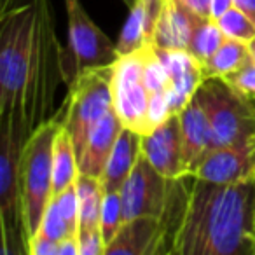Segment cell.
Listing matches in <instances>:
<instances>
[{
  "mask_svg": "<svg viewBox=\"0 0 255 255\" xmlns=\"http://www.w3.org/2000/svg\"><path fill=\"white\" fill-rule=\"evenodd\" d=\"M171 254L255 255V180L217 184L194 177Z\"/></svg>",
  "mask_w": 255,
  "mask_h": 255,
  "instance_id": "obj_1",
  "label": "cell"
},
{
  "mask_svg": "<svg viewBox=\"0 0 255 255\" xmlns=\"http://www.w3.org/2000/svg\"><path fill=\"white\" fill-rule=\"evenodd\" d=\"M63 49L56 39L54 19L51 12V0H35V30L30 72L26 79L23 98L19 103L18 116L14 119L16 131L23 145L39 124H42L53 105L54 88L61 72Z\"/></svg>",
  "mask_w": 255,
  "mask_h": 255,
  "instance_id": "obj_2",
  "label": "cell"
},
{
  "mask_svg": "<svg viewBox=\"0 0 255 255\" xmlns=\"http://www.w3.org/2000/svg\"><path fill=\"white\" fill-rule=\"evenodd\" d=\"M35 0L0 12V121L16 119L30 72Z\"/></svg>",
  "mask_w": 255,
  "mask_h": 255,
  "instance_id": "obj_3",
  "label": "cell"
},
{
  "mask_svg": "<svg viewBox=\"0 0 255 255\" xmlns=\"http://www.w3.org/2000/svg\"><path fill=\"white\" fill-rule=\"evenodd\" d=\"M61 126L60 117H51L35 128L25 142L19 157L23 236L26 254L28 241L39 231L47 206L53 199V149Z\"/></svg>",
  "mask_w": 255,
  "mask_h": 255,
  "instance_id": "obj_4",
  "label": "cell"
},
{
  "mask_svg": "<svg viewBox=\"0 0 255 255\" xmlns=\"http://www.w3.org/2000/svg\"><path fill=\"white\" fill-rule=\"evenodd\" d=\"M194 96L210 121V152L255 138L254 96L238 91L222 77H206Z\"/></svg>",
  "mask_w": 255,
  "mask_h": 255,
  "instance_id": "obj_5",
  "label": "cell"
},
{
  "mask_svg": "<svg viewBox=\"0 0 255 255\" xmlns=\"http://www.w3.org/2000/svg\"><path fill=\"white\" fill-rule=\"evenodd\" d=\"M114 63L82 70L68 84V95L61 109V124L74 140L77 159H81L91 131L102 117L114 109L112 100Z\"/></svg>",
  "mask_w": 255,
  "mask_h": 255,
  "instance_id": "obj_6",
  "label": "cell"
},
{
  "mask_svg": "<svg viewBox=\"0 0 255 255\" xmlns=\"http://www.w3.org/2000/svg\"><path fill=\"white\" fill-rule=\"evenodd\" d=\"M23 142L14 121H0V220H2V255L26 254L23 236L19 157Z\"/></svg>",
  "mask_w": 255,
  "mask_h": 255,
  "instance_id": "obj_7",
  "label": "cell"
},
{
  "mask_svg": "<svg viewBox=\"0 0 255 255\" xmlns=\"http://www.w3.org/2000/svg\"><path fill=\"white\" fill-rule=\"evenodd\" d=\"M68 21V47L61 54V72L67 86L91 67L110 65L119 58L116 44L91 21L81 0H63Z\"/></svg>",
  "mask_w": 255,
  "mask_h": 255,
  "instance_id": "obj_8",
  "label": "cell"
},
{
  "mask_svg": "<svg viewBox=\"0 0 255 255\" xmlns=\"http://www.w3.org/2000/svg\"><path fill=\"white\" fill-rule=\"evenodd\" d=\"M145 47L117 58L114 61L112 75L114 109L124 128L140 135H149L152 131L150 95L145 84Z\"/></svg>",
  "mask_w": 255,
  "mask_h": 255,
  "instance_id": "obj_9",
  "label": "cell"
},
{
  "mask_svg": "<svg viewBox=\"0 0 255 255\" xmlns=\"http://www.w3.org/2000/svg\"><path fill=\"white\" fill-rule=\"evenodd\" d=\"M170 178L161 175L154 164L140 154L135 168L121 189L124 222L136 217H157L159 219L166 206L170 192Z\"/></svg>",
  "mask_w": 255,
  "mask_h": 255,
  "instance_id": "obj_10",
  "label": "cell"
},
{
  "mask_svg": "<svg viewBox=\"0 0 255 255\" xmlns=\"http://www.w3.org/2000/svg\"><path fill=\"white\" fill-rule=\"evenodd\" d=\"M192 177L217 184L255 180V138L212 150L196 168Z\"/></svg>",
  "mask_w": 255,
  "mask_h": 255,
  "instance_id": "obj_11",
  "label": "cell"
},
{
  "mask_svg": "<svg viewBox=\"0 0 255 255\" xmlns=\"http://www.w3.org/2000/svg\"><path fill=\"white\" fill-rule=\"evenodd\" d=\"M142 152L154 168L170 180L187 177L178 114L166 117L149 135L142 136Z\"/></svg>",
  "mask_w": 255,
  "mask_h": 255,
  "instance_id": "obj_12",
  "label": "cell"
},
{
  "mask_svg": "<svg viewBox=\"0 0 255 255\" xmlns=\"http://www.w3.org/2000/svg\"><path fill=\"white\" fill-rule=\"evenodd\" d=\"M157 56L163 61L168 72V109L170 114H178L196 95L198 88L205 81L203 65L189 51L182 49H161L156 47Z\"/></svg>",
  "mask_w": 255,
  "mask_h": 255,
  "instance_id": "obj_13",
  "label": "cell"
},
{
  "mask_svg": "<svg viewBox=\"0 0 255 255\" xmlns=\"http://www.w3.org/2000/svg\"><path fill=\"white\" fill-rule=\"evenodd\" d=\"M178 117H180L185 173L192 177L196 168L210 154V145H212L210 121L196 96H192L191 102L178 112Z\"/></svg>",
  "mask_w": 255,
  "mask_h": 255,
  "instance_id": "obj_14",
  "label": "cell"
},
{
  "mask_svg": "<svg viewBox=\"0 0 255 255\" xmlns=\"http://www.w3.org/2000/svg\"><path fill=\"white\" fill-rule=\"evenodd\" d=\"M156 255L163 254V233L157 217H136L123 224L107 245L105 255Z\"/></svg>",
  "mask_w": 255,
  "mask_h": 255,
  "instance_id": "obj_15",
  "label": "cell"
},
{
  "mask_svg": "<svg viewBox=\"0 0 255 255\" xmlns=\"http://www.w3.org/2000/svg\"><path fill=\"white\" fill-rule=\"evenodd\" d=\"M201 19L205 18L191 11L182 0H166L154 35V46L161 49L189 51L192 35Z\"/></svg>",
  "mask_w": 255,
  "mask_h": 255,
  "instance_id": "obj_16",
  "label": "cell"
},
{
  "mask_svg": "<svg viewBox=\"0 0 255 255\" xmlns=\"http://www.w3.org/2000/svg\"><path fill=\"white\" fill-rule=\"evenodd\" d=\"M123 128L124 124L121 117L117 116L116 109H110L89 135L88 145L79 159V171L81 173L91 175L96 178L102 177Z\"/></svg>",
  "mask_w": 255,
  "mask_h": 255,
  "instance_id": "obj_17",
  "label": "cell"
},
{
  "mask_svg": "<svg viewBox=\"0 0 255 255\" xmlns=\"http://www.w3.org/2000/svg\"><path fill=\"white\" fill-rule=\"evenodd\" d=\"M142 136L143 135L129 128H123L112 154L107 161L105 170L100 177L105 192H119L123 189L124 182L128 180L142 154Z\"/></svg>",
  "mask_w": 255,
  "mask_h": 255,
  "instance_id": "obj_18",
  "label": "cell"
},
{
  "mask_svg": "<svg viewBox=\"0 0 255 255\" xmlns=\"http://www.w3.org/2000/svg\"><path fill=\"white\" fill-rule=\"evenodd\" d=\"M75 189L79 199V234L98 229L102 231L100 222H102V208L105 198L102 180L79 171L75 178Z\"/></svg>",
  "mask_w": 255,
  "mask_h": 255,
  "instance_id": "obj_19",
  "label": "cell"
},
{
  "mask_svg": "<svg viewBox=\"0 0 255 255\" xmlns=\"http://www.w3.org/2000/svg\"><path fill=\"white\" fill-rule=\"evenodd\" d=\"M79 175V159L74 140L67 128L61 124L54 138L53 149V198L75 184Z\"/></svg>",
  "mask_w": 255,
  "mask_h": 255,
  "instance_id": "obj_20",
  "label": "cell"
},
{
  "mask_svg": "<svg viewBox=\"0 0 255 255\" xmlns=\"http://www.w3.org/2000/svg\"><path fill=\"white\" fill-rule=\"evenodd\" d=\"M250 54L247 42L227 37L224 44L203 63L205 77H226L234 72Z\"/></svg>",
  "mask_w": 255,
  "mask_h": 255,
  "instance_id": "obj_21",
  "label": "cell"
},
{
  "mask_svg": "<svg viewBox=\"0 0 255 255\" xmlns=\"http://www.w3.org/2000/svg\"><path fill=\"white\" fill-rule=\"evenodd\" d=\"M226 39H227L226 33L220 30V26L217 25L215 19L213 18L201 19V23H199L198 28H196L194 35H192L189 53L203 65L220 46H222Z\"/></svg>",
  "mask_w": 255,
  "mask_h": 255,
  "instance_id": "obj_22",
  "label": "cell"
},
{
  "mask_svg": "<svg viewBox=\"0 0 255 255\" xmlns=\"http://www.w3.org/2000/svg\"><path fill=\"white\" fill-rule=\"evenodd\" d=\"M68 238H77V233L68 226L65 217L61 215L58 206L54 205V201L51 199L49 206H47L46 213H44L42 222H40L39 231H37L32 240H42V241L60 245L61 241L68 240Z\"/></svg>",
  "mask_w": 255,
  "mask_h": 255,
  "instance_id": "obj_23",
  "label": "cell"
},
{
  "mask_svg": "<svg viewBox=\"0 0 255 255\" xmlns=\"http://www.w3.org/2000/svg\"><path fill=\"white\" fill-rule=\"evenodd\" d=\"M215 21L229 39H236L247 44L255 39V21L236 5H233L222 16H219Z\"/></svg>",
  "mask_w": 255,
  "mask_h": 255,
  "instance_id": "obj_24",
  "label": "cell"
},
{
  "mask_svg": "<svg viewBox=\"0 0 255 255\" xmlns=\"http://www.w3.org/2000/svg\"><path fill=\"white\" fill-rule=\"evenodd\" d=\"M124 224L123 217V203H121V192H105L103 198V208H102V234L105 245L116 238V234L121 231Z\"/></svg>",
  "mask_w": 255,
  "mask_h": 255,
  "instance_id": "obj_25",
  "label": "cell"
},
{
  "mask_svg": "<svg viewBox=\"0 0 255 255\" xmlns=\"http://www.w3.org/2000/svg\"><path fill=\"white\" fill-rule=\"evenodd\" d=\"M222 79L229 82L233 88H236L238 91L255 98V60L252 58V54H248V58L236 70Z\"/></svg>",
  "mask_w": 255,
  "mask_h": 255,
  "instance_id": "obj_26",
  "label": "cell"
},
{
  "mask_svg": "<svg viewBox=\"0 0 255 255\" xmlns=\"http://www.w3.org/2000/svg\"><path fill=\"white\" fill-rule=\"evenodd\" d=\"M79 240V255H105V240H103L102 231H89L81 233Z\"/></svg>",
  "mask_w": 255,
  "mask_h": 255,
  "instance_id": "obj_27",
  "label": "cell"
},
{
  "mask_svg": "<svg viewBox=\"0 0 255 255\" xmlns=\"http://www.w3.org/2000/svg\"><path fill=\"white\" fill-rule=\"evenodd\" d=\"M182 2L201 18H212V0H182Z\"/></svg>",
  "mask_w": 255,
  "mask_h": 255,
  "instance_id": "obj_28",
  "label": "cell"
},
{
  "mask_svg": "<svg viewBox=\"0 0 255 255\" xmlns=\"http://www.w3.org/2000/svg\"><path fill=\"white\" fill-rule=\"evenodd\" d=\"M234 5V0H212V18L217 19Z\"/></svg>",
  "mask_w": 255,
  "mask_h": 255,
  "instance_id": "obj_29",
  "label": "cell"
},
{
  "mask_svg": "<svg viewBox=\"0 0 255 255\" xmlns=\"http://www.w3.org/2000/svg\"><path fill=\"white\" fill-rule=\"evenodd\" d=\"M234 5L255 21V0H234Z\"/></svg>",
  "mask_w": 255,
  "mask_h": 255,
  "instance_id": "obj_30",
  "label": "cell"
},
{
  "mask_svg": "<svg viewBox=\"0 0 255 255\" xmlns=\"http://www.w3.org/2000/svg\"><path fill=\"white\" fill-rule=\"evenodd\" d=\"M14 4H16V0H0V12L7 11V9L12 7Z\"/></svg>",
  "mask_w": 255,
  "mask_h": 255,
  "instance_id": "obj_31",
  "label": "cell"
},
{
  "mask_svg": "<svg viewBox=\"0 0 255 255\" xmlns=\"http://www.w3.org/2000/svg\"><path fill=\"white\" fill-rule=\"evenodd\" d=\"M248 49H250L252 58H254V60H255V39H254V40H250V42H248Z\"/></svg>",
  "mask_w": 255,
  "mask_h": 255,
  "instance_id": "obj_32",
  "label": "cell"
},
{
  "mask_svg": "<svg viewBox=\"0 0 255 255\" xmlns=\"http://www.w3.org/2000/svg\"><path fill=\"white\" fill-rule=\"evenodd\" d=\"M123 2H124V4H128V5H129V7H131V5H135V2H136V0H123Z\"/></svg>",
  "mask_w": 255,
  "mask_h": 255,
  "instance_id": "obj_33",
  "label": "cell"
}]
</instances>
